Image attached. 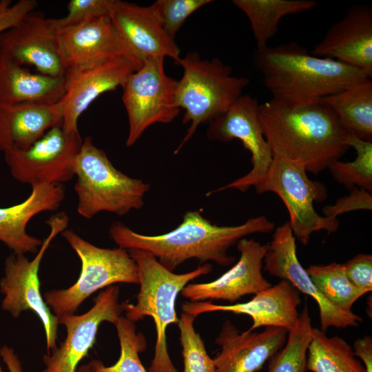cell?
Returning a JSON list of instances; mask_svg holds the SVG:
<instances>
[{"mask_svg": "<svg viewBox=\"0 0 372 372\" xmlns=\"http://www.w3.org/2000/svg\"><path fill=\"white\" fill-rule=\"evenodd\" d=\"M274 228V223L265 216L250 218L238 225L219 226L205 218L200 211H189L176 228L165 234H141L121 222L113 223L109 233L119 247L146 251L164 267L174 271L194 258L200 263L212 261L229 266L236 260L227 254L232 246L249 235L269 233Z\"/></svg>", "mask_w": 372, "mask_h": 372, "instance_id": "cell-1", "label": "cell"}, {"mask_svg": "<svg viewBox=\"0 0 372 372\" xmlns=\"http://www.w3.org/2000/svg\"><path fill=\"white\" fill-rule=\"evenodd\" d=\"M259 118L273 156L318 174L349 149V134L333 110L316 103L291 106L273 99L260 104Z\"/></svg>", "mask_w": 372, "mask_h": 372, "instance_id": "cell-2", "label": "cell"}, {"mask_svg": "<svg viewBox=\"0 0 372 372\" xmlns=\"http://www.w3.org/2000/svg\"><path fill=\"white\" fill-rule=\"evenodd\" d=\"M254 64L271 98L291 106L316 103L370 79L359 69L313 56L295 42L257 50Z\"/></svg>", "mask_w": 372, "mask_h": 372, "instance_id": "cell-3", "label": "cell"}, {"mask_svg": "<svg viewBox=\"0 0 372 372\" xmlns=\"http://www.w3.org/2000/svg\"><path fill=\"white\" fill-rule=\"evenodd\" d=\"M127 251L138 267L140 289L136 304L122 303L125 318L135 322L152 317L156 328L154 354L148 372H178L168 353L166 330L171 324L178 322L175 307L178 293L190 281L209 274L212 266L203 264L191 271L175 273L146 251Z\"/></svg>", "mask_w": 372, "mask_h": 372, "instance_id": "cell-4", "label": "cell"}, {"mask_svg": "<svg viewBox=\"0 0 372 372\" xmlns=\"http://www.w3.org/2000/svg\"><path fill=\"white\" fill-rule=\"evenodd\" d=\"M183 68L177 81L176 103L184 110L183 123H190L186 134L174 154L179 152L202 123L222 115L241 96L249 79L232 74V69L218 58L202 59L189 52L176 63Z\"/></svg>", "mask_w": 372, "mask_h": 372, "instance_id": "cell-5", "label": "cell"}, {"mask_svg": "<svg viewBox=\"0 0 372 372\" xmlns=\"http://www.w3.org/2000/svg\"><path fill=\"white\" fill-rule=\"evenodd\" d=\"M74 172L76 176L77 212L86 219L101 211L123 216L140 209L150 188L141 179L118 170L90 136L83 141L74 161Z\"/></svg>", "mask_w": 372, "mask_h": 372, "instance_id": "cell-6", "label": "cell"}, {"mask_svg": "<svg viewBox=\"0 0 372 372\" xmlns=\"http://www.w3.org/2000/svg\"><path fill=\"white\" fill-rule=\"evenodd\" d=\"M61 235L79 256L81 270L72 286L44 293L45 304L57 318L74 314L85 299L101 289L116 283L139 284L137 265L127 249L99 247L71 229Z\"/></svg>", "mask_w": 372, "mask_h": 372, "instance_id": "cell-7", "label": "cell"}, {"mask_svg": "<svg viewBox=\"0 0 372 372\" xmlns=\"http://www.w3.org/2000/svg\"><path fill=\"white\" fill-rule=\"evenodd\" d=\"M303 166L296 162L273 156L262 179L254 187L258 194L273 192L282 200L289 216V224L296 238L307 245L311 235L324 230H338L337 218L320 216L314 209L315 202L327 197L324 185L311 180Z\"/></svg>", "mask_w": 372, "mask_h": 372, "instance_id": "cell-8", "label": "cell"}, {"mask_svg": "<svg viewBox=\"0 0 372 372\" xmlns=\"http://www.w3.org/2000/svg\"><path fill=\"white\" fill-rule=\"evenodd\" d=\"M45 223L50 227V233L32 260H29L23 254H14L6 259L0 289L4 296L3 310L15 318L26 310H32L39 316L44 327L47 349L53 351L57 348L59 320L41 296L39 270L45 251L53 239L66 229L69 218L65 212H60Z\"/></svg>", "mask_w": 372, "mask_h": 372, "instance_id": "cell-9", "label": "cell"}, {"mask_svg": "<svg viewBox=\"0 0 372 372\" xmlns=\"http://www.w3.org/2000/svg\"><path fill=\"white\" fill-rule=\"evenodd\" d=\"M164 61L162 57L145 59L122 87V101L129 125L127 147L150 125L169 123L179 114L175 98L177 81L166 74Z\"/></svg>", "mask_w": 372, "mask_h": 372, "instance_id": "cell-10", "label": "cell"}, {"mask_svg": "<svg viewBox=\"0 0 372 372\" xmlns=\"http://www.w3.org/2000/svg\"><path fill=\"white\" fill-rule=\"evenodd\" d=\"M83 141L80 134L62 126L50 129L25 150L5 152V161L17 180L30 184H62L74 176V165Z\"/></svg>", "mask_w": 372, "mask_h": 372, "instance_id": "cell-11", "label": "cell"}, {"mask_svg": "<svg viewBox=\"0 0 372 372\" xmlns=\"http://www.w3.org/2000/svg\"><path fill=\"white\" fill-rule=\"evenodd\" d=\"M259 105L256 98L241 95L225 112L209 123L207 138L222 143L233 139L240 141L251 153L252 167L243 176L209 192L207 196L228 189L246 192L251 187H255L268 171L273 156L263 134L258 114Z\"/></svg>", "mask_w": 372, "mask_h": 372, "instance_id": "cell-12", "label": "cell"}, {"mask_svg": "<svg viewBox=\"0 0 372 372\" xmlns=\"http://www.w3.org/2000/svg\"><path fill=\"white\" fill-rule=\"evenodd\" d=\"M120 288L115 285L100 292L94 306L81 315L64 314L59 324L66 328L67 335L59 348L43 357L42 372H76L78 364L87 356L96 342L100 324L108 322L114 325L123 311L118 302Z\"/></svg>", "mask_w": 372, "mask_h": 372, "instance_id": "cell-13", "label": "cell"}, {"mask_svg": "<svg viewBox=\"0 0 372 372\" xmlns=\"http://www.w3.org/2000/svg\"><path fill=\"white\" fill-rule=\"evenodd\" d=\"M263 270L270 276L289 281L298 291L311 297L319 308L320 329L357 327L362 318L352 311L338 309L328 301L313 283L301 265L296 251V237L289 222L276 228L263 260Z\"/></svg>", "mask_w": 372, "mask_h": 372, "instance_id": "cell-14", "label": "cell"}, {"mask_svg": "<svg viewBox=\"0 0 372 372\" xmlns=\"http://www.w3.org/2000/svg\"><path fill=\"white\" fill-rule=\"evenodd\" d=\"M132 59L119 56L89 67L66 70L62 128L68 132H79L81 115L101 94L123 87L128 77L141 68Z\"/></svg>", "mask_w": 372, "mask_h": 372, "instance_id": "cell-15", "label": "cell"}, {"mask_svg": "<svg viewBox=\"0 0 372 372\" xmlns=\"http://www.w3.org/2000/svg\"><path fill=\"white\" fill-rule=\"evenodd\" d=\"M0 56L19 65H32L44 75L62 76L66 71L56 33L48 19L34 11L0 34Z\"/></svg>", "mask_w": 372, "mask_h": 372, "instance_id": "cell-16", "label": "cell"}, {"mask_svg": "<svg viewBox=\"0 0 372 372\" xmlns=\"http://www.w3.org/2000/svg\"><path fill=\"white\" fill-rule=\"evenodd\" d=\"M236 245L240 258L231 269L213 281L188 283L181 295L191 302L221 300L234 304L245 295L271 287L262 273L267 244L244 238Z\"/></svg>", "mask_w": 372, "mask_h": 372, "instance_id": "cell-17", "label": "cell"}, {"mask_svg": "<svg viewBox=\"0 0 372 372\" xmlns=\"http://www.w3.org/2000/svg\"><path fill=\"white\" fill-rule=\"evenodd\" d=\"M110 18L119 37L135 60L169 57L176 63L180 50L164 30L152 6L116 0Z\"/></svg>", "mask_w": 372, "mask_h": 372, "instance_id": "cell-18", "label": "cell"}, {"mask_svg": "<svg viewBox=\"0 0 372 372\" xmlns=\"http://www.w3.org/2000/svg\"><path fill=\"white\" fill-rule=\"evenodd\" d=\"M249 301L231 304H216L211 301L185 302L183 312L197 317L209 312L226 311L251 317L250 331L261 327H276L290 330L296 324L300 304L299 291L287 280L258 291Z\"/></svg>", "mask_w": 372, "mask_h": 372, "instance_id": "cell-19", "label": "cell"}, {"mask_svg": "<svg viewBox=\"0 0 372 372\" xmlns=\"http://www.w3.org/2000/svg\"><path fill=\"white\" fill-rule=\"evenodd\" d=\"M311 54L338 61L372 78V8L358 3L333 23Z\"/></svg>", "mask_w": 372, "mask_h": 372, "instance_id": "cell-20", "label": "cell"}, {"mask_svg": "<svg viewBox=\"0 0 372 372\" xmlns=\"http://www.w3.org/2000/svg\"><path fill=\"white\" fill-rule=\"evenodd\" d=\"M288 330L267 327L261 332H240L226 320L215 340L220 352L214 358L215 372H256L285 345Z\"/></svg>", "mask_w": 372, "mask_h": 372, "instance_id": "cell-21", "label": "cell"}, {"mask_svg": "<svg viewBox=\"0 0 372 372\" xmlns=\"http://www.w3.org/2000/svg\"><path fill=\"white\" fill-rule=\"evenodd\" d=\"M56 35L66 70L92 66L119 56L135 60L119 37L110 17L60 31Z\"/></svg>", "mask_w": 372, "mask_h": 372, "instance_id": "cell-22", "label": "cell"}, {"mask_svg": "<svg viewBox=\"0 0 372 372\" xmlns=\"http://www.w3.org/2000/svg\"><path fill=\"white\" fill-rule=\"evenodd\" d=\"M65 198L62 184H37L32 186L28 197L23 202L0 207V241L14 254L37 253L43 240L29 235L26 227L36 215L59 209Z\"/></svg>", "mask_w": 372, "mask_h": 372, "instance_id": "cell-23", "label": "cell"}, {"mask_svg": "<svg viewBox=\"0 0 372 372\" xmlns=\"http://www.w3.org/2000/svg\"><path fill=\"white\" fill-rule=\"evenodd\" d=\"M63 104L0 103V151L25 150L50 129L62 126Z\"/></svg>", "mask_w": 372, "mask_h": 372, "instance_id": "cell-24", "label": "cell"}, {"mask_svg": "<svg viewBox=\"0 0 372 372\" xmlns=\"http://www.w3.org/2000/svg\"><path fill=\"white\" fill-rule=\"evenodd\" d=\"M64 94V76L32 73L0 56V103H54Z\"/></svg>", "mask_w": 372, "mask_h": 372, "instance_id": "cell-25", "label": "cell"}, {"mask_svg": "<svg viewBox=\"0 0 372 372\" xmlns=\"http://www.w3.org/2000/svg\"><path fill=\"white\" fill-rule=\"evenodd\" d=\"M318 101L333 110L349 135L372 141L371 79Z\"/></svg>", "mask_w": 372, "mask_h": 372, "instance_id": "cell-26", "label": "cell"}, {"mask_svg": "<svg viewBox=\"0 0 372 372\" xmlns=\"http://www.w3.org/2000/svg\"><path fill=\"white\" fill-rule=\"evenodd\" d=\"M232 2L249 19L257 50L267 46V41L277 33L282 17L309 10L318 3L313 0H234Z\"/></svg>", "mask_w": 372, "mask_h": 372, "instance_id": "cell-27", "label": "cell"}, {"mask_svg": "<svg viewBox=\"0 0 372 372\" xmlns=\"http://www.w3.org/2000/svg\"><path fill=\"white\" fill-rule=\"evenodd\" d=\"M307 371L312 372H366L352 347L339 336L328 337L313 327L307 351Z\"/></svg>", "mask_w": 372, "mask_h": 372, "instance_id": "cell-28", "label": "cell"}, {"mask_svg": "<svg viewBox=\"0 0 372 372\" xmlns=\"http://www.w3.org/2000/svg\"><path fill=\"white\" fill-rule=\"evenodd\" d=\"M313 339V327L307 304L293 328L288 331L283 347L268 360V372H306L307 351Z\"/></svg>", "mask_w": 372, "mask_h": 372, "instance_id": "cell-29", "label": "cell"}, {"mask_svg": "<svg viewBox=\"0 0 372 372\" xmlns=\"http://www.w3.org/2000/svg\"><path fill=\"white\" fill-rule=\"evenodd\" d=\"M306 271L321 294L343 311H352L355 302L365 294L349 280L342 263L312 265Z\"/></svg>", "mask_w": 372, "mask_h": 372, "instance_id": "cell-30", "label": "cell"}, {"mask_svg": "<svg viewBox=\"0 0 372 372\" xmlns=\"http://www.w3.org/2000/svg\"><path fill=\"white\" fill-rule=\"evenodd\" d=\"M121 347V355L112 366H106L98 360L83 365L87 372H147L143 365L139 353L144 352L147 342L144 335L136 331L135 322L121 316L114 325Z\"/></svg>", "mask_w": 372, "mask_h": 372, "instance_id": "cell-31", "label": "cell"}, {"mask_svg": "<svg viewBox=\"0 0 372 372\" xmlns=\"http://www.w3.org/2000/svg\"><path fill=\"white\" fill-rule=\"evenodd\" d=\"M347 144L356 153L352 161L339 160L330 164L327 169L335 181L351 190L353 187L372 192V141L349 135Z\"/></svg>", "mask_w": 372, "mask_h": 372, "instance_id": "cell-32", "label": "cell"}, {"mask_svg": "<svg viewBox=\"0 0 372 372\" xmlns=\"http://www.w3.org/2000/svg\"><path fill=\"white\" fill-rule=\"evenodd\" d=\"M196 317L183 312L177 324L183 358V372H215L214 358L207 353L200 334L195 331Z\"/></svg>", "mask_w": 372, "mask_h": 372, "instance_id": "cell-33", "label": "cell"}, {"mask_svg": "<svg viewBox=\"0 0 372 372\" xmlns=\"http://www.w3.org/2000/svg\"><path fill=\"white\" fill-rule=\"evenodd\" d=\"M116 0H70L67 14L59 19H48L56 33L90 21L110 17Z\"/></svg>", "mask_w": 372, "mask_h": 372, "instance_id": "cell-34", "label": "cell"}, {"mask_svg": "<svg viewBox=\"0 0 372 372\" xmlns=\"http://www.w3.org/2000/svg\"><path fill=\"white\" fill-rule=\"evenodd\" d=\"M210 0H157L152 6L164 30L175 39L186 19Z\"/></svg>", "mask_w": 372, "mask_h": 372, "instance_id": "cell-35", "label": "cell"}, {"mask_svg": "<svg viewBox=\"0 0 372 372\" xmlns=\"http://www.w3.org/2000/svg\"><path fill=\"white\" fill-rule=\"evenodd\" d=\"M371 193L358 187H353L349 195L338 198L333 205L322 209L324 216L337 218L340 214L355 210H371Z\"/></svg>", "mask_w": 372, "mask_h": 372, "instance_id": "cell-36", "label": "cell"}, {"mask_svg": "<svg viewBox=\"0 0 372 372\" xmlns=\"http://www.w3.org/2000/svg\"><path fill=\"white\" fill-rule=\"evenodd\" d=\"M352 284L365 293L372 290V256L359 254L342 263Z\"/></svg>", "mask_w": 372, "mask_h": 372, "instance_id": "cell-37", "label": "cell"}, {"mask_svg": "<svg viewBox=\"0 0 372 372\" xmlns=\"http://www.w3.org/2000/svg\"><path fill=\"white\" fill-rule=\"evenodd\" d=\"M10 0H2L0 9V34L20 22L37 6L36 0H20L11 5Z\"/></svg>", "mask_w": 372, "mask_h": 372, "instance_id": "cell-38", "label": "cell"}, {"mask_svg": "<svg viewBox=\"0 0 372 372\" xmlns=\"http://www.w3.org/2000/svg\"><path fill=\"white\" fill-rule=\"evenodd\" d=\"M353 352L355 356L362 359L366 372H372V338L366 335L356 339L353 344Z\"/></svg>", "mask_w": 372, "mask_h": 372, "instance_id": "cell-39", "label": "cell"}, {"mask_svg": "<svg viewBox=\"0 0 372 372\" xmlns=\"http://www.w3.org/2000/svg\"><path fill=\"white\" fill-rule=\"evenodd\" d=\"M0 355L9 372H23L21 361L14 350L7 346L0 349Z\"/></svg>", "mask_w": 372, "mask_h": 372, "instance_id": "cell-40", "label": "cell"}, {"mask_svg": "<svg viewBox=\"0 0 372 372\" xmlns=\"http://www.w3.org/2000/svg\"><path fill=\"white\" fill-rule=\"evenodd\" d=\"M77 372H87L84 366H81Z\"/></svg>", "mask_w": 372, "mask_h": 372, "instance_id": "cell-41", "label": "cell"}, {"mask_svg": "<svg viewBox=\"0 0 372 372\" xmlns=\"http://www.w3.org/2000/svg\"><path fill=\"white\" fill-rule=\"evenodd\" d=\"M1 6H2V0L0 1V9H1Z\"/></svg>", "mask_w": 372, "mask_h": 372, "instance_id": "cell-42", "label": "cell"}, {"mask_svg": "<svg viewBox=\"0 0 372 372\" xmlns=\"http://www.w3.org/2000/svg\"><path fill=\"white\" fill-rule=\"evenodd\" d=\"M0 372H3L1 366H0Z\"/></svg>", "mask_w": 372, "mask_h": 372, "instance_id": "cell-43", "label": "cell"}]
</instances>
